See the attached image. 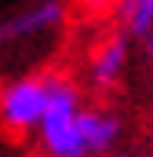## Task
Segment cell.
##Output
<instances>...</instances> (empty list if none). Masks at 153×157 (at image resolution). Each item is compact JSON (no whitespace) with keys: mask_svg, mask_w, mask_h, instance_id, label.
<instances>
[{"mask_svg":"<svg viewBox=\"0 0 153 157\" xmlns=\"http://www.w3.org/2000/svg\"><path fill=\"white\" fill-rule=\"evenodd\" d=\"M124 33L131 37H146V29L153 26V0H117Z\"/></svg>","mask_w":153,"mask_h":157,"instance_id":"8992f818","label":"cell"},{"mask_svg":"<svg viewBox=\"0 0 153 157\" xmlns=\"http://www.w3.org/2000/svg\"><path fill=\"white\" fill-rule=\"evenodd\" d=\"M80 113H84V95L73 80L55 77L51 84V102L44 110V121L33 132L40 143L44 157H80L76 146V128H80Z\"/></svg>","mask_w":153,"mask_h":157,"instance_id":"6da1fadb","label":"cell"},{"mask_svg":"<svg viewBox=\"0 0 153 157\" xmlns=\"http://www.w3.org/2000/svg\"><path fill=\"white\" fill-rule=\"evenodd\" d=\"M51 73H29L0 84V128L11 135H29L37 132L44 110L51 102Z\"/></svg>","mask_w":153,"mask_h":157,"instance_id":"7a4b0ae2","label":"cell"},{"mask_svg":"<svg viewBox=\"0 0 153 157\" xmlns=\"http://www.w3.org/2000/svg\"><path fill=\"white\" fill-rule=\"evenodd\" d=\"M124 135V121L106 106H84L80 113V128H76V146L80 157H106L120 146Z\"/></svg>","mask_w":153,"mask_h":157,"instance_id":"277c9868","label":"cell"},{"mask_svg":"<svg viewBox=\"0 0 153 157\" xmlns=\"http://www.w3.org/2000/svg\"><path fill=\"white\" fill-rule=\"evenodd\" d=\"M106 157H135V154H131V150H120V146H117L113 154H106Z\"/></svg>","mask_w":153,"mask_h":157,"instance_id":"9c48e42d","label":"cell"},{"mask_svg":"<svg viewBox=\"0 0 153 157\" xmlns=\"http://www.w3.org/2000/svg\"><path fill=\"white\" fill-rule=\"evenodd\" d=\"M142 48H146V59L153 62V26L146 29V37H142Z\"/></svg>","mask_w":153,"mask_h":157,"instance_id":"ba28073f","label":"cell"},{"mask_svg":"<svg viewBox=\"0 0 153 157\" xmlns=\"http://www.w3.org/2000/svg\"><path fill=\"white\" fill-rule=\"evenodd\" d=\"M62 26H66V4L62 0H33L26 7H18L15 15L0 18V51L44 40L51 33H58Z\"/></svg>","mask_w":153,"mask_h":157,"instance_id":"3957f363","label":"cell"},{"mask_svg":"<svg viewBox=\"0 0 153 157\" xmlns=\"http://www.w3.org/2000/svg\"><path fill=\"white\" fill-rule=\"evenodd\" d=\"M80 4H84L88 11H106V7H113L117 0H80Z\"/></svg>","mask_w":153,"mask_h":157,"instance_id":"52a82bcc","label":"cell"},{"mask_svg":"<svg viewBox=\"0 0 153 157\" xmlns=\"http://www.w3.org/2000/svg\"><path fill=\"white\" fill-rule=\"evenodd\" d=\"M128 59H131V48H128L124 33L102 37L91 48V55H88V80L95 88H102V91L117 88V80L124 77V70H128Z\"/></svg>","mask_w":153,"mask_h":157,"instance_id":"5b68a950","label":"cell"}]
</instances>
